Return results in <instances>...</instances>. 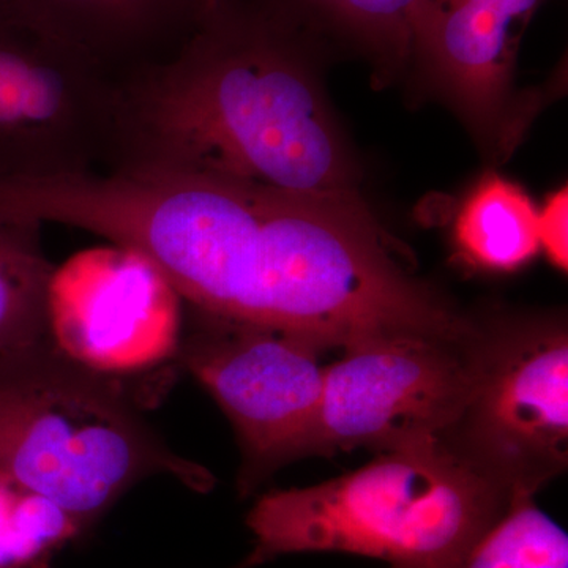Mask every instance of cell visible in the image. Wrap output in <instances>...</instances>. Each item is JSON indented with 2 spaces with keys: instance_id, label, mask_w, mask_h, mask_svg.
I'll return each instance as SVG.
<instances>
[{
  "instance_id": "12",
  "label": "cell",
  "mask_w": 568,
  "mask_h": 568,
  "mask_svg": "<svg viewBox=\"0 0 568 568\" xmlns=\"http://www.w3.org/2000/svg\"><path fill=\"white\" fill-rule=\"evenodd\" d=\"M316 41H338L387 70L413 61L424 0H260Z\"/></svg>"
},
{
  "instance_id": "4",
  "label": "cell",
  "mask_w": 568,
  "mask_h": 568,
  "mask_svg": "<svg viewBox=\"0 0 568 568\" xmlns=\"http://www.w3.org/2000/svg\"><path fill=\"white\" fill-rule=\"evenodd\" d=\"M0 470L84 532L145 478L173 477L197 493L215 484L155 435L115 381L51 345L0 365Z\"/></svg>"
},
{
  "instance_id": "14",
  "label": "cell",
  "mask_w": 568,
  "mask_h": 568,
  "mask_svg": "<svg viewBox=\"0 0 568 568\" xmlns=\"http://www.w3.org/2000/svg\"><path fill=\"white\" fill-rule=\"evenodd\" d=\"M454 237L467 263L485 271H515L540 252L538 207L517 183L485 175L463 201Z\"/></svg>"
},
{
  "instance_id": "11",
  "label": "cell",
  "mask_w": 568,
  "mask_h": 568,
  "mask_svg": "<svg viewBox=\"0 0 568 568\" xmlns=\"http://www.w3.org/2000/svg\"><path fill=\"white\" fill-rule=\"evenodd\" d=\"M215 0H0V13L59 41L114 80L175 54Z\"/></svg>"
},
{
  "instance_id": "1",
  "label": "cell",
  "mask_w": 568,
  "mask_h": 568,
  "mask_svg": "<svg viewBox=\"0 0 568 568\" xmlns=\"http://www.w3.org/2000/svg\"><path fill=\"white\" fill-rule=\"evenodd\" d=\"M21 219L149 261L186 305L349 349L383 336L466 342L476 327L407 274L369 211L242 183L138 171L14 182Z\"/></svg>"
},
{
  "instance_id": "10",
  "label": "cell",
  "mask_w": 568,
  "mask_h": 568,
  "mask_svg": "<svg viewBox=\"0 0 568 568\" xmlns=\"http://www.w3.org/2000/svg\"><path fill=\"white\" fill-rule=\"evenodd\" d=\"M544 0H424L413 61L484 140L504 136L519 43Z\"/></svg>"
},
{
  "instance_id": "2",
  "label": "cell",
  "mask_w": 568,
  "mask_h": 568,
  "mask_svg": "<svg viewBox=\"0 0 568 568\" xmlns=\"http://www.w3.org/2000/svg\"><path fill=\"white\" fill-rule=\"evenodd\" d=\"M317 47L260 0H215L181 50L115 80L104 173L213 179L368 211Z\"/></svg>"
},
{
  "instance_id": "13",
  "label": "cell",
  "mask_w": 568,
  "mask_h": 568,
  "mask_svg": "<svg viewBox=\"0 0 568 568\" xmlns=\"http://www.w3.org/2000/svg\"><path fill=\"white\" fill-rule=\"evenodd\" d=\"M39 222L0 215V365L50 346L48 291L55 265Z\"/></svg>"
},
{
  "instance_id": "9",
  "label": "cell",
  "mask_w": 568,
  "mask_h": 568,
  "mask_svg": "<svg viewBox=\"0 0 568 568\" xmlns=\"http://www.w3.org/2000/svg\"><path fill=\"white\" fill-rule=\"evenodd\" d=\"M182 298L133 250H95L55 267L48 338L67 361L115 381L178 358Z\"/></svg>"
},
{
  "instance_id": "16",
  "label": "cell",
  "mask_w": 568,
  "mask_h": 568,
  "mask_svg": "<svg viewBox=\"0 0 568 568\" xmlns=\"http://www.w3.org/2000/svg\"><path fill=\"white\" fill-rule=\"evenodd\" d=\"M82 534L65 510L0 470V568H50Z\"/></svg>"
},
{
  "instance_id": "3",
  "label": "cell",
  "mask_w": 568,
  "mask_h": 568,
  "mask_svg": "<svg viewBox=\"0 0 568 568\" xmlns=\"http://www.w3.org/2000/svg\"><path fill=\"white\" fill-rule=\"evenodd\" d=\"M510 493L444 439L381 452L306 488L261 496L246 515L253 548L239 568L295 552H347L390 568H450L506 511Z\"/></svg>"
},
{
  "instance_id": "5",
  "label": "cell",
  "mask_w": 568,
  "mask_h": 568,
  "mask_svg": "<svg viewBox=\"0 0 568 568\" xmlns=\"http://www.w3.org/2000/svg\"><path fill=\"white\" fill-rule=\"evenodd\" d=\"M189 306L178 361L230 418L242 448L239 491L306 457L323 402L324 353L308 339Z\"/></svg>"
},
{
  "instance_id": "7",
  "label": "cell",
  "mask_w": 568,
  "mask_h": 568,
  "mask_svg": "<svg viewBox=\"0 0 568 568\" xmlns=\"http://www.w3.org/2000/svg\"><path fill=\"white\" fill-rule=\"evenodd\" d=\"M115 110L106 71L0 13V181L104 173Z\"/></svg>"
},
{
  "instance_id": "8",
  "label": "cell",
  "mask_w": 568,
  "mask_h": 568,
  "mask_svg": "<svg viewBox=\"0 0 568 568\" xmlns=\"http://www.w3.org/2000/svg\"><path fill=\"white\" fill-rule=\"evenodd\" d=\"M476 336L467 342L383 336L345 349L325 366L306 457L446 439L473 392Z\"/></svg>"
},
{
  "instance_id": "15",
  "label": "cell",
  "mask_w": 568,
  "mask_h": 568,
  "mask_svg": "<svg viewBox=\"0 0 568 568\" xmlns=\"http://www.w3.org/2000/svg\"><path fill=\"white\" fill-rule=\"evenodd\" d=\"M450 568H568V537L534 503L515 493L510 503Z\"/></svg>"
},
{
  "instance_id": "6",
  "label": "cell",
  "mask_w": 568,
  "mask_h": 568,
  "mask_svg": "<svg viewBox=\"0 0 568 568\" xmlns=\"http://www.w3.org/2000/svg\"><path fill=\"white\" fill-rule=\"evenodd\" d=\"M473 365L469 402L444 440L510 495L536 496L568 463L566 325L478 331Z\"/></svg>"
},
{
  "instance_id": "17",
  "label": "cell",
  "mask_w": 568,
  "mask_h": 568,
  "mask_svg": "<svg viewBox=\"0 0 568 568\" xmlns=\"http://www.w3.org/2000/svg\"><path fill=\"white\" fill-rule=\"evenodd\" d=\"M567 189L548 197L544 209H538V237L540 250L551 257L552 264L567 268Z\"/></svg>"
}]
</instances>
